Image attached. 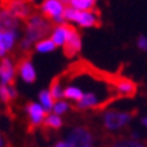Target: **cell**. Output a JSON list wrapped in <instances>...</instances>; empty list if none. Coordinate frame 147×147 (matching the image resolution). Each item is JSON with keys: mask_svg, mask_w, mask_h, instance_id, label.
<instances>
[{"mask_svg": "<svg viewBox=\"0 0 147 147\" xmlns=\"http://www.w3.org/2000/svg\"><path fill=\"white\" fill-rule=\"evenodd\" d=\"M49 28H50V24L43 18L35 16V15L30 16L27 19V34L22 47L27 49L34 40H38L42 36H45L47 34V31H49Z\"/></svg>", "mask_w": 147, "mask_h": 147, "instance_id": "cell-1", "label": "cell"}, {"mask_svg": "<svg viewBox=\"0 0 147 147\" xmlns=\"http://www.w3.org/2000/svg\"><path fill=\"white\" fill-rule=\"evenodd\" d=\"M67 147H93V136L85 127H76L66 138Z\"/></svg>", "mask_w": 147, "mask_h": 147, "instance_id": "cell-2", "label": "cell"}, {"mask_svg": "<svg viewBox=\"0 0 147 147\" xmlns=\"http://www.w3.org/2000/svg\"><path fill=\"white\" fill-rule=\"evenodd\" d=\"M132 115L129 112H120V111H108L104 115V125L109 131L123 128L131 120Z\"/></svg>", "mask_w": 147, "mask_h": 147, "instance_id": "cell-3", "label": "cell"}, {"mask_svg": "<svg viewBox=\"0 0 147 147\" xmlns=\"http://www.w3.org/2000/svg\"><path fill=\"white\" fill-rule=\"evenodd\" d=\"M40 11L46 18H50L54 22L61 23L63 20V13H65V7L59 0H43L40 5Z\"/></svg>", "mask_w": 147, "mask_h": 147, "instance_id": "cell-4", "label": "cell"}, {"mask_svg": "<svg viewBox=\"0 0 147 147\" xmlns=\"http://www.w3.org/2000/svg\"><path fill=\"white\" fill-rule=\"evenodd\" d=\"M73 30H74V28L70 26H67V24H58V26L54 28L50 39L55 43V46H62L63 47L65 43L67 42V39H69V36L71 35Z\"/></svg>", "mask_w": 147, "mask_h": 147, "instance_id": "cell-5", "label": "cell"}, {"mask_svg": "<svg viewBox=\"0 0 147 147\" xmlns=\"http://www.w3.org/2000/svg\"><path fill=\"white\" fill-rule=\"evenodd\" d=\"M27 113H28V117L34 125H39L42 121L46 120V111L40 104L30 102L27 105Z\"/></svg>", "mask_w": 147, "mask_h": 147, "instance_id": "cell-6", "label": "cell"}, {"mask_svg": "<svg viewBox=\"0 0 147 147\" xmlns=\"http://www.w3.org/2000/svg\"><path fill=\"white\" fill-rule=\"evenodd\" d=\"M80 50H81V38L78 35V32L76 30H73L71 35L69 36L67 42L63 46V53H65L66 57L71 58V57H74Z\"/></svg>", "mask_w": 147, "mask_h": 147, "instance_id": "cell-7", "label": "cell"}, {"mask_svg": "<svg viewBox=\"0 0 147 147\" xmlns=\"http://www.w3.org/2000/svg\"><path fill=\"white\" fill-rule=\"evenodd\" d=\"M115 85L120 96H134L135 92H136V85L131 80H128V78H125L123 76H119V74L116 77Z\"/></svg>", "mask_w": 147, "mask_h": 147, "instance_id": "cell-8", "label": "cell"}, {"mask_svg": "<svg viewBox=\"0 0 147 147\" xmlns=\"http://www.w3.org/2000/svg\"><path fill=\"white\" fill-rule=\"evenodd\" d=\"M16 39V32L13 30H1L0 32V54L4 55L7 51L12 49Z\"/></svg>", "mask_w": 147, "mask_h": 147, "instance_id": "cell-9", "label": "cell"}, {"mask_svg": "<svg viewBox=\"0 0 147 147\" xmlns=\"http://www.w3.org/2000/svg\"><path fill=\"white\" fill-rule=\"evenodd\" d=\"M19 73H20V77L26 82H34L35 81V77H36V73H35V69L32 66L31 61L30 58H23L20 63H19Z\"/></svg>", "mask_w": 147, "mask_h": 147, "instance_id": "cell-10", "label": "cell"}, {"mask_svg": "<svg viewBox=\"0 0 147 147\" xmlns=\"http://www.w3.org/2000/svg\"><path fill=\"white\" fill-rule=\"evenodd\" d=\"M15 76V67H13L11 59L4 58L1 61V67H0V77H1V82L3 85L11 84Z\"/></svg>", "mask_w": 147, "mask_h": 147, "instance_id": "cell-11", "label": "cell"}, {"mask_svg": "<svg viewBox=\"0 0 147 147\" xmlns=\"http://www.w3.org/2000/svg\"><path fill=\"white\" fill-rule=\"evenodd\" d=\"M77 23L82 27H94L98 26V16L93 11H81Z\"/></svg>", "mask_w": 147, "mask_h": 147, "instance_id": "cell-12", "label": "cell"}, {"mask_svg": "<svg viewBox=\"0 0 147 147\" xmlns=\"http://www.w3.org/2000/svg\"><path fill=\"white\" fill-rule=\"evenodd\" d=\"M1 26H3V30H15L16 26H18V18L11 12L3 9V12H1Z\"/></svg>", "mask_w": 147, "mask_h": 147, "instance_id": "cell-13", "label": "cell"}, {"mask_svg": "<svg viewBox=\"0 0 147 147\" xmlns=\"http://www.w3.org/2000/svg\"><path fill=\"white\" fill-rule=\"evenodd\" d=\"M63 97L78 102L81 101V98L84 97V92L78 86H76V85H67L66 88L63 89Z\"/></svg>", "mask_w": 147, "mask_h": 147, "instance_id": "cell-14", "label": "cell"}, {"mask_svg": "<svg viewBox=\"0 0 147 147\" xmlns=\"http://www.w3.org/2000/svg\"><path fill=\"white\" fill-rule=\"evenodd\" d=\"M96 4V0H71L70 7L77 11H92Z\"/></svg>", "mask_w": 147, "mask_h": 147, "instance_id": "cell-15", "label": "cell"}, {"mask_svg": "<svg viewBox=\"0 0 147 147\" xmlns=\"http://www.w3.org/2000/svg\"><path fill=\"white\" fill-rule=\"evenodd\" d=\"M39 101L40 105L45 108V111H50L54 108V97L53 94L50 93V90H42L39 93Z\"/></svg>", "mask_w": 147, "mask_h": 147, "instance_id": "cell-16", "label": "cell"}, {"mask_svg": "<svg viewBox=\"0 0 147 147\" xmlns=\"http://www.w3.org/2000/svg\"><path fill=\"white\" fill-rule=\"evenodd\" d=\"M61 81H62L61 77H55L51 81V85H50L49 90H50V93L53 94L54 100H59L63 96V89H62V85H61Z\"/></svg>", "mask_w": 147, "mask_h": 147, "instance_id": "cell-17", "label": "cell"}, {"mask_svg": "<svg viewBox=\"0 0 147 147\" xmlns=\"http://www.w3.org/2000/svg\"><path fill=\"white\" fill-rule=\"evenodd\" d=\"M35 49L39 53H50L55 49V43L51 39H42L35 45Z\"/></svg>", "mask_w": 147, "mask_h": 147, "instance_id": "cell-18", "label": "cell"}, {"mask_svg": "<svg viewBox=\"0 0 147 147\" xmlns=\"http://www.w3.org/2000/svg\"><path fill=\"white\" fill-rule=\"evenodd\" d=\"M45 124L50 128H59L61 125H62V120H61V117L59 115H55V113H50L47 115L45 120Z\"/></svg>", "mask_w": 147, "mask_h": 147, "instance_id": "cell-19", "label": "cell"}, {"mask_svg": "<svg viewBox=\"0 0 147 147\" xmlns=\"http://www.w3.org/2000/svg\"><path fill=\"white\" fill-rule=\"evenodd\" d=\"M0 93H1V100L3 101H9L11 98H13L16 96V92L13 88L8 86V85H1V88H0Z\"/></svg>", "mask_w": 147, "mask_h": 147, "instance_id": "cell-20", "label": "cell"}, {"mask_svg": "<svg viewBox=\"0 0 147 147\" xmlns=\"http://www.w3.org/2000/svg\"><path fill=\"white\" fill-rule=\"evenodd\" d=\"M112 147H144L138 140H131V139H124V140H117Z\"/></svg>", "mask_w": 147, "mask_h": 147, "instance_id": "cell-21", "label": "cell"}, {"mask_svg": "<svg viewBox=\"0 0 147 147\" xmlns=\"http://www.w3.org/2000/svg\"><path fill=\"white\" fill-rule=\"evenodd\" d=\"M80 12L81 11H77V9L71 8V7H67L65 8V13H63V18L66 20H70V22H76L78 20V16H80Z\"/></svg>", "mask_w": 147, "mask_h": 147, "instance_id": "cell-22", "label": "cell"}, {"mask_svg": "<svg viewBox=\"0 0 147 147\" xmlns=\"http://www.w3.org/2000/svg\"><path fill=\"white\" fill-rule=\"evenodd\" d=\"M67 108H69V105H67L66 101L58 100V101L54 104L53 111H54V113H55V115H62V113H65V112L67 111Z\"/></svg>", "mask_w": 147, "mask_h": 147, "instance_id": "cell-23", "label": "cell"}, {"mask_svg": "<svg viewBox=\"0 0 147 147\" xmlns=\"http://www.w3.org/2000/svg\"><path fill=\"white\" fill-rule=\"evenodd\" d=\"M138 47L140 50H143V51H147V38H146V36H139Z\"/></svg>", "mask_w": 147, "mask_h": 147, "instance_id": "cell-24", "label": "cell"}, {"mask_svg": "<svg viewBox=\"0 0 147 147\" xmlns=\"http://www.w3.org/2000/svg\"><path fill=\"white\" fill-rule=\"evenodd\" d=\"M54 147H67V144H66V142H58Z\"/></svg>", "mask_w": 147, "mask_h": 147, "instance_id": "cell-25", "label": "cell"}, {"mask_svg": "<svg viewBox=\"0 0 147 147\" xmlns=\"http://www.w3.org/2000/svg\"><path fill=\"white\" fill-rule=\"evenodd\" d=\"M59 1H61L62 4H70L71 3V0H59Z\"/></svg>", "mask_w": 147, "mask_h": 147, "instance_id": "cell-26", "label": "cell"}, {"mask_svg": "<svg viewBox=\"0 0 147 147\" xmlns=\"http://www.w3.org/2000/svg\"><path fill=\"white\" fill-rule=\"evenodd\" d=\"M142 123H143V124H144V125H146V127H147V117H144V119H143V120H142Z\"/></svg>", "mask_w": 147, "mask_h": 147, "instance_id": "cell-27", "label": "cell"}, {"mask_svg": "<svg viewBox=\"0 0 147 147\" xmlns=\"http://www.w3.org/2000/svg\"><path fill=\"white\" fill-rule=\"evenodd\" d=\"M23 1H27V0H23Z\"/></svg>", "mask_w": 147, "mask_h": 147, "instance_id": "cell-28", "label": "cell"}]
</instances>
